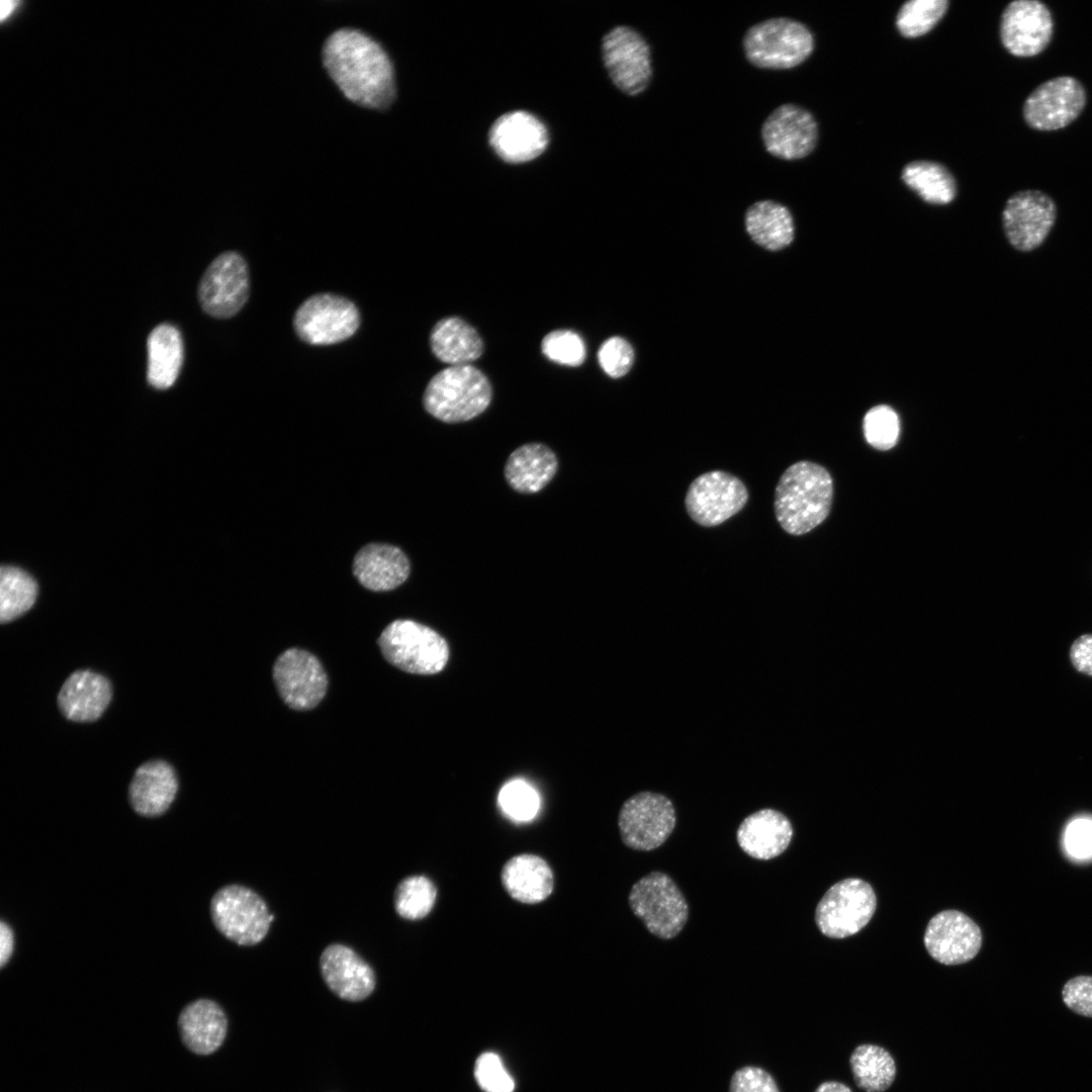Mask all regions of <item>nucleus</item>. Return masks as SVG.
<instances>
[{
	"mask_svg": "<svg viewBox=\"0 0 1092 1092\" xmlns=\"http://www.w3.org/2000/svg\"><path fill=\"white\" fill-rule=\"evenodd\" d=\"M323 57L333 81L354 103L379 109L394 99L391 62L365 33L351 28L335 31L325 42Z\"/></svg>",
	"mask_w": 1092,
	"mask_h": 1092,
	"instance_id": "nucleus-1",
	"label": "nucleus"
},
{
	"mask_svg": "<svg viewBox=\"0 0 1092 1092\" xmlns=\"http://www.w3.org/2000/svg\"><path fill=\"white\" fill-rule=\"evenodd\" d=\"M832 500L833 480L828 470L812 461H798L777 483L775 516L785 532L801 536L826 520Z\"/></svg>",
	"mask_w": 1092,
	"mask_h": 1092,
	"instance_id": "nucleus-2",
	"label": "nucleus"
},
{
	"mask_svg": "<svg viewBox=\"0 0 1092 1092\" xmlns=\"http://www.w3.org/2000/svg\"><path fill=\"white\" fill-rule=\"evenodd\" d=\"M491 397V385L479 369L469 364L456 365L441 370L429 381L423 404L434 418L454 424L479 416Z\"/></svg>",
	"mask_w": 1092,
	"mask_h": 1092,
	"instance_id": "nucleus-3",
	"label": "nucleus"
},
{
	"mask_svg": "<svg viewBox=\"0 0 1092 1092\" xmlns=\"http://www.w3.org/2000/svg\"><path fill=\"white\" fill-rule=\"evenodd\" d=\"M742 43L747 61L766 70L795 68L814 51V37L809 28L788 17H774L750 26Z\"/></svg>",
	"mask_w": 1092,
	"mask_h": 1092,
	"instance_id": "nucleus-4",
	"label": "nucleus"
},
{
	"mask_svg": "<svg viewBox=\"0 0 1092 1092\" xmlns=\"http://www.w3.org/2000/svg\"><path fill=\"white\" fill-rule=\"evenodd\" d=\"M384 658L398 669L421 675L440 672L449 659V646L434 629L413 620L391 622L378 639Z\"/></svg>",
	"mask_w": 1092,
	"mask_h": 1092,
	"instance_id": "nucleus-5",
	"label": "nucleus"
},
{
	"mask_svg": "<svg viewBox=\"0 0 1092 1092\" xmlns=\"http://www.w3.org/2000/svg\"><path fill=\"white\" fill-rule=\"evenodd\" d=\"M629 905L647 930L663 939L676 936L689 916L685 896L673 880L661 872H652L633 885Z\"/></svg>",
	"mask_w": 1092,
	"mask_h": 1092,
	"instance_id": "nucleus-6",
	"label": "nucleus"
},
{
	"mask_svg": "<svg viewBox=\"0 0 1092 1092\" xmlns=\"http://www.w3.org/2000/svg\"><path fill=\"white\" fill-rule=\"evenodd\" d=\"M210 914L217 930L240 945L262 941L274 918L265 901L241 885L217 890L210 901Z\"/></svg>",
	"mask_w": 1092,
	"mask_h": 1092,
	"instance_id": "nucleus-7",
	"label": "nucleus"
},
{
	"mask_svg": "<svg viewBox=\"0 0 1092 1092\" xmlns=\"http://www.w3.org/2000/svg\"><path fill=\"white\" fill-rule=\"evenodd\" d=\"M360 323V312L354 302L334 293L309 296L293 316V329L298 338L316 346L348 340L357 332Z\"/></svg>",
	"mask_w": 1092,
	"mask_h": 1092,
	"instance_id": "nucleus-8",
	"label": "nucleus"
},
{
	"mask_svg": "<svg viewBox=\"0 0 1092 1092\" xmlns=\"http://www.w3.org/2000/svg\"><path fill=\"white\" fill-rule=\"evenodd\" d=\"M676 824V812L671 800L657 792L641 791L629 797L618 815L623 842L636 850L659 847Z\"/></svg>",
	"mask_w": 1092,
	"mask_h": 1092,
	"instance_id": "nucleus-9",
	"label": "nucleus"
},
{
	"mask_svg": "<svg viewBox=\"0 0 1092 1092\" xmlns=\"http://www.w3.org/2000/svg\"><path fill=\"white\" fill-rule=\"evenodd\" d=\"M877 899L872 886L859 879L837 882L822 897L815 911L819 930L832 938L857 933L873 917Z\"/></svg>",
	"mask_w": 1092,
	"mask_h": 1092,
	"instance_id": "nucleus-10",
	"label": "nucleus"
},
{
	"mask_svg": "<svg viewBox=\"0 0 1092 1092\" xmlns=\"http://www.w3.org/2000/svg\"><path fill=\"white\" fill-rule=\"evenodd\" d=\"M1087 103L1084 85L1073 76H1058L1036 86L1025 98L1022 116L1037 131H1055L1073 123Z\"/></svg>",
	"mask_w": 1092,
	"mask_h": 1092,
	"instance_id": "nucleus-11",
	"label": "nucleus"
},
{
	"mask_svg": "<svg viewBox=\"0 0 1092 1092\" xmlns=\"http://www.w3.org/2000/svg\"><path fill=\"white\" fill-rule=\"evenodd\" d=\"M605 68L614 85L629 96L644 92L652 77L651 51L634 28L618 25L602 40Z\"/></svg>",
	"mask_w": 1092,
	"mask_h": 1092,
	"instance_id": "nucleus-12",
	"label": "nucleus"
},
{
	"mask_svg": "<svg viewBox=\"0 0 1092 1092\" xmlns=\"http://www.w3.org/2000/svg\"><path fill=\"white\" fill-rule=\"evenodd\" d=\"M749 493L743 481L730 472L712 470L697 476L689 485L685 507L690 518L702 527H716L747 504Z\"/></svg>",
	"mask_w": 1092,
	"mask_h": 1092,
	"instance_id": "nucleus-13",
	"label": "nucleus"
},
{
	"mask_svg": "<svg viewBox=\"0 0 1092 1092\" xmlns=\"http://www.w3.org/2000/svg\"><path fill=\"white\" fill-rule=\"evenodd\" d=\"M250 295V275L241 254L226 251L206 268L198 286L202 309L210 316L229 318L237 314Z\"/></svg>",
	"mask_w": 1092,
	"mask_h": 1092,
	"instance_id": "nucleus-14",
	"label": "nucleus"
},
{
	"mask_svg": "<svg viewBox=\"0 0 1092 1092\" xmlns=\"http://www.w3.org/2000/svg\"><path fill=\"white\" fill-rule=\"evenodd\" d=\"M1057 204L1045 192L1025 189L1013 193L1002 211V224L1008 243L1019 252L1039 248L1057 220Z\"/></svg>",
	"mask_w": 1092,
	"mask_h": 1092,
	"instance_id": "nucleus-15",
	"label": "nucleus"
},
{
	"mask_svg": "<svg viewBox=\"0 0 1092 1092\" xmlns=\"http://www.w3.org/2000/svg\"><path fill=\"white\" fill-rule=\"evenodd\" d=\"M1054 17L1038 0H1015L1004 8L999 26L1003 48L1017 58L1041 54L1054 35Z\"/></svg>",
	"mask_w": 1092,
	"mask_h": 1092,
	"instance_id": "nucleus-16",
	"label": "nucleus"
},
{
	"mask_svg": "<svg viewBox=\"0 0 1092 1092\" xmlns=\"http://www.w3.org/2000/svg\"><path fill=\"white\" fill-rule=\"evenodd\" d=\"M273 678L284 703L299 711L314 708L328 689V677L320 660L298 648L279 655L273 666Z\"/></svg>",
	"mask_w": 1092,
	"mask_h": 1092,
	"instance_id": "nucleus-17",
	"label": "nucleus"
},
{
	"mask_svg": "<svg viewBox=\"0 0 1092 1092\" xmlns=\"http://www.w3.org/2000/svg\"><path fill=\"white\" fill-rule=\"evenodd\" d=\"M768 154L782 160H799L810 155L817 144L818 126L810 111L797 104L777 107L760 129Z\"/></svg>",
	"mask_w": 1092,
	"mask_h": 1092,
	"instance_id": "nucleus-18",
	"label": "nucleus"
},
{
	"mask_svg": "<svg viewBox=\"0 0 1092 1092\" xmlns=\"http://www.w3.org/2000/svg\"><path fill=\"white\" fill-rule=\"evenodd\" d=\"M928 953L943 965H960L974 959L982 944L979 926L966 914L945 910L934 915L924 933Z\"/></svg>",
	"mask_w": 1092,
	"mask_h": 1092,
	"instance_id": "nucleus-19",
	"label": "nucleus"
},
{
	"mask_svg": "<svg viewBox=\"0 0 1092 1092\" xmlns=\"http://www.w3.org/2000/svg\"><path fill=\"white\" fill-rule=\"evenodd\" d=\"M489 143L504 161L524 163L544 152L548 145V132L534 115L526 111H513L494 121L489 130Z\"/></svg>",
	"mask_w": 1092,
	"mask_h": 1092,
	"instance_id": "nucleus-20",
	"label": "nucleus"
},
{
	"mask_svg": "<svg viewBox=\"0 0 1092 1092\" xmlns=\"http://www.w3.org/2000/svg\"><path fill=\"white\" fill-rule=\"evenodd\" d=\"M325 983L341 999L361 1001L375 988L372 968L351 947L334 943L327 946L320 959Z\"/></svg>",
	"mask_w": 1092,
	"mask_h": 1092,
	"instance_id": "nucleus-21",
	"label": "nucleus"
},
{
	"mask_svg": "<svg viewBox=\"0 0 1092 1092\" xmlns=\"http://www.w3.org/2000/svg\"><path fill=\"white\" fill-rule=\"evenodd\" d=\"M112 698V687L103 674L91 669L72 672L58 694L61 713L74 722H92L101 717Z\"/></svg>",
	"mask_w": 1092,
	"mask_h": 1092,
	"instance_id": "nucleus-22",
	"label": "nucleus"
},
{
	"mask_svg": "<svg viewBox=\"0 0 1092 1092\" xmlns=\"http://www.w3.org/2000/svg\"><path fill=\"white\" fill-rule=\"evenodd\" d=\"M793 837L790 820L771 808L757 810L745 817L738 826L736 838L740 848L749 856L767 860L782 854Z\"/></svg>",
	"mask_w": 1092,
	"mask_h": 1092,
	"instance_id": "nucleus-23",
	"label": "nucleus"
},
{
	"mask_svg": "<svg viewBox=\"0 0 1092 1092\" xmlns=\"http://www.w3.org/2000/svg\"><path fill=\"white\" fill-rule=\"evenodd\" d=\"M177 791L178 779L174 767L166 760L153 759L135 769L128 787V798L138 814L155 817L167 811Z\"/></svg>",
	"mask_w": 1092,
	"mask_h": 1092,
	"instance_id": "nucleus-24",
	"label": "nucleus"
},
{
	"mask_svg": "<svg viewBox=\"0 0 1092 1092\" xmlns=\"http://www.w3.org/2000/svg\"><path fill=\"white\" fill-rule=\"evenodd\" d=\"M411 564L396 546L371 543L355 555L353 573L358 581L374 592L391 590L408 577Z\"/></svg>",
	"mask_w": 1092,
	"mask_h": 1092,
	"instance_id": "nucleus-25",
	"label": "nucleus"
},
{
	"mask_svg": "<svg viewBox=\"0 0 1092 1092\" xmlns=\"http://www.w3.org/2000/svg\"><path fill=\"white\" fill-rule=\"evenodd\" d=\"M178 1025L184 1044L194 1054L206 1056L222 1044L228 1020L217 1003L198 999L182 1009Z\"/></svg>",
	"mask_w": 1092,
	"mask_h": 1092,
	"instance_id": "nucleus-26",
	"label": "nucleus"
},
{
	"mask_svg": "<svg viewBox=\"0 0 1092 1092\" xmlns=\"http://www.w3.org/2000/svg\"><path fill=\"white\" fill-rule=\"evenodd\" d=\"M500 879L507 893L524 904L546 900L554 888L550 866L542 857L531 853L511 857L502 869Z\"/></svg>",
	"mask_w": 1092,
	"mask_h": 1092,
	"instance_id": "nucleus-27",
	"label": "nucleus"
},
{
	"mask_svg": "<svg viewBox=\"0 0 1092 1092\" xmlns=\"http://www.w3.org/2000/svg\"><path fill=\"white\" fill-rule=\"evenodd\" d=\"M557 469V457L548 446L528 443L510 454L504 474L509 485L516 491L536 493L553 479Z\"/></svg>",
	"mask_w": 1092,
	"mask_h": 1092,
	"instance_id": "nucleus-28",
	"label": "nucleus"
},
{
	"mask_svg": "<svg viewBox=\"0 0 1092 1092\" xmlns=\"http://www.w3.org/2000/svg\"><path fill=\"white\" fill-rule=\"evenodd\" d=\"M430 345L434 355L451 366L468 365L481 356L484 348L477 331L457 316L444 317L435 324Z\"/></svg>",
	"mask_w": 1092,
	"mask_h": 1092,
	"instance_id": "nucleus-29",
	"label": "nucleus"
},
{
	"mask_svg": "<svg viewBox=\"0 0 1092 1092\" xmlns=\"http://www.w3.org/2000/svg\"><path fill=\"white\" fill-rule=\"evenodd\" d=\"M148 381L158 389L171 387L179 376L184 351L179 330L170 324L157 326L149 335Z\"/></svg>",
	"mask_w": 1092,
	"mask_h": 1092,
	"instance_id": "nucleus-30",
	"label": "nucleus"
},
{
	"mask_svg": "<svg viewBox=\"0 0 1092 1092\" xmlns=\"http://www.w3.org/2000/svg\"><path fill=\"white\" fill-rule=\"evenodd\" d=\"M745 226L750 238L759 246L778 251L794 239V221L790 210L772 200H761L745 212Z\"/></svg>",
	"mask_w": 1092,
	"mask_h": 1092,
	"instance_id": "nucleus-31",
	"label": "nucleus"
},
{
	"mask_svg": "<svg viewBox=\"0 0 1092 1092\" xmlns=\"http://www.w3.org/2000/svg\"><path fill=\"white\" fill-rule=\"evenodd\" d=\"M849 1064L854 1083L866 1092H884L896 1078L894 1058L877 1044L857 1045L850 1055Z\"/></svg>",
	"mask_w": 1092,
	"mask_h": 1092,
	"instance_id": "nucleus-32",
	"label": "nucleus"
},
{
	"mask_svg": "<svg viewBox=\"0 0 1092 1092\" xmlns=\"http://www.w3.org/2000/svg\"><path fill=\"white\" fill-rule=\"evenodd\" d=\"M901 178L928 203L946 204L956 197V180L939 163L924 160L910 162L903 168Z\"/></svg>",
	"mask_w": 1092,
	"mask_h": 1092,
	"instance_id": "nucleus-33",
	"label": "nucleus"
},
{
	"mask_svg": "<svg viewBox=\"0 0 1092 1092\" xmlns=\"http://www.w3.org/2000/svg\"><path fill=\"white\" fill-rule=\"evenodd\" d=\"M37 597V584L25 571L2 566L0 573V621L8 623L27 612Z\"/></svg>",
	"mask_w": 1092,
	"mask_h": 1092,
	"instance_id": "nucleus-34",
	"label": "nucleus"
},
{
	"mask_svg": "<svg viewBox=\"0 0 1092 1092\" xmlns=\"http://www.w3.org/2000/svg\"><path fill=\"white\" fill-rule=\"evenodd\" d=\"M437 889L425 876H411L403 879L394 893L396 913L406 920H419L426 917L434 908Z\"/></svg>",
	"mask_w": 1092,
	"mask_h": 1092,
	"instance_id": "nucleus-35",
	"label": "nucleus"
},
{
	"mask_svg": "<svg viewBox=\"0 0 1092 1092\" xmlns=\"http://www.w3.org/2000/svg\"><path fill=\"white\" fill-rule=\"evenodd\" d=\"M946 0H911L905 2L896 17V26L905 37H918L930 31L947 10Z\"/></svg>",
	"mask_w": 1092,
	"mask_h": 1092,
	"instance_id": "nucleus-36",
	"label": "nucleus"
},
{
	"mask_svg": "<svg viewBox=\"0 0 1092 1092\" xmlns=\"http://www.w3.org/2000/svg\"><path fill=\"white\" fill-rule=\"evenodd\" d=\"M867 442L877 450L888 451L898 442L900 421L896 412L885 404L872 407L863 418Z\"/></svg>",
	"mask_w": 1092,
	"mask_h": 1092,
	"instance_id": "nucleus-37",
	"label": "nucleus"
},
{
	"mask_svg": "<svg viewBox=\"0 0 1092 1092\" xmlns=\"http://www.w3.org/2000/svg\"><path fill=\"white\" fill-rule=\"evenodd\" d=\"M498 803L503 812L517 822L531 821L540 807L537 792L521 780L512 781L502 788Z\"/></svg>",
	"mask_w": 1092,
	"mask_h": 1092,
	"instance_id": "nucleus-38",
	"label": "nucleus"
},
{
	"mask_svg": "<svg viewBox=\"0 0 1092 1092\" xmlns=\"http://www.w3.org/2000/svg\"><path fill=\"white\" fill-rule=\"evenodd\" d=\"M543 354L551 361L566 365L579 366L585 359V346L582 339L572 331L555 330L542 340Z\"/></svg>",
	"mask_w": 1092,
	"mask_h": 1092,
	"instance_id": "nucleus-39",
	"label": "nucleus"
},
{
	"mask_svg": "<svg viewBox=\"0 0 1092 1092\" xmlns=\"http://www.w3.org/2000/svg\"><path fill=\"white\" fill-rule=\"evenodd\" d=\"M475 1078L485 1092H513L515 1083L500 1058L484 1053L476 1061Z\"/></svg>",
	"mask_w": 1092,
	"mask_h": 1092,
	"instance_id": "nucleus-40",
	"label": "nucleus"
},
{
	"mask_svg": "<svg viewBox=\"0 0 1092 1092\" xmlns=\"http://www.w3.org/2000/svg\"><path fill=\"white\" fill-rule=\"evenodd\" d=\"M603 370L613 378L625 375L631 368L634 352L631 345L620 337L606 340L598 353Z\"/></svg>",
	"mask_w": 1092,
	"mask_h": 1092,
	"instance_id": "nucleus-41",
	"label": "nucleus"
},
{
	"mask_svg": "<svg viewBox=\"0 0 1092 1092\" xmlns=\"http://www.w3.org/2000/svg\"><path fill=\"white\" fill-rule=\"evenodd\" d=\"M1062 998L1076 1014L1092 1017V976L1070 979L1063 987Z\"/></svg>",
	"mask_w": 1092,
	"mask_h": 1092,
	"instance_id": "nucleus-42",
	"label": "nucleus"
},
{
	"mask_svg": "<svg viewBox=\"0 0 1092 1092\" xmlns=\"http://www.w3.org/2000/svg\"><path fill=\"white\" fill-rule=\"evenodd\" d=\"M729 1092H780L772 1076L759 1067L746 1066L737 1070L730 1081Z\"/></svg>",
	"mask_w": 1092,
	"mask_h": 1092,
	"instance_id": "nucleus-43",
	"label": "nucleus"
},
{
	"mask_svg": "<svg viewBox=\"0 0 1092 1092\" xmlns=\"http://www.w3.org/2000/svg\"><path fill=\"white\" fill-rule=\"evenodd\" d=\"M1066 843L1071 854L1077 857L1090 855L1092 853V821L1083 818L1073 821L1067 829Z\"/></svg>",
	"mask_w": 1092,
	"mask_h": 1092,
	"instance_id": "nucleus-44",
	"label": "nucleus"
},
{
	"mask_svg": "<svg viewBox=\"0 0 1092 1092\" xmlns=\"http://www.w3.org/2000/svg\"><path fill=\"white\" fill-rule=\"evenodd\" d=\"M1070 658L1078 671L1092 675V634L1082 635L1074 641Z\"/></svg>",
	"mask_w": 1092,
	"mask_h": 1092,
	"instance_id": "nucleus-45",
	"label": "nucleus"
},
{
	"mask_svg": "<svg viewBox=\"0 0 1092 1092\" xmlns=\"http://www.w3.org/2000/svg\"><path fill=\"white\" fill-rule=\"evenodd\" d=\"M14 948V935L11 927L4 921L0 922V966L4 967L9 961Z\"/></svg>",
	"mask_w": 1092,
	"mask_h": 1092,
	"instance_id": "nucleus-46",
	"label": "nucleus"
},
{
	"mask_svg": "<svg viewBox=\"0 0 1092 1092\" xmlns=\"http://www.w3.org/2000/svg\"><path fill=\"white\" fill-rule=\"evenodd\" d=\"M815 1092H852V1091L847 1085H845V1084H843L841 1082L826 1081V1082L821 1083L817 1087Z\"/></svg>",
	"mask_w": 1092,
	"mask_h": 1092,
	"instance_id": "nucleus-47",
	"label": "nucleus"
},
{
	"mask_svg": "<svg viewBox=\"0 0 1092 1092\" xmlns=\"http://www.w3.org/2000/svg\"><path fill=\"white\" fill-rule=\"evenodd\" d=\"M15 5H16V2H14V1H9L8 0V1H2L1 2V11H0L1 20H4L6 17H8L10 15V13L15 8Z\"/></svg>",
	"mask_w": 1092,
	"mask_h": 1092,
	"instance_id": "nucleus-48",
	"label": "nucleus"
}]
</instances>
